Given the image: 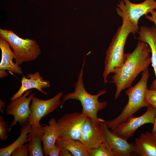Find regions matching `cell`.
I'll list each match as a JSON object with an SVG mask.
<instances>
[{
  "label": "cell",
  "instance_id": "4316f807",
  "mask_svg": "<svg viewBox=\"0 0 156 156\" xmlns=\"http://www.w3.org/2000/svg\"><path fill=\"white\" fill-rule=\"evenodd\" d=\"M60 156H73L71 153L68 150L61 148L60 152Z\"/></svg>",
  "mask_w": 156,
  "mask_h": 156
},
{
  "label": "cell",
  "instance_id": "f1b7e54d",
  "mask_svg": "<svg viewBox=\"0 0 156 156\" xmlns=\"http://www.w3.org/2000/svg\"><path fill=\"white\" fill-rule=\"evenodd\" d=\"M5 105V103L4 101H2L1 99L0 100V112L1 114L4 112L3 108H4Z\"/></svg>",
  "mask_w": 156,
  "mask_h": 156
},
{
  "label": "cell",
  "instance_id": "5b68a950",
  "mask_svg": "<svg viewBox=\"0 0 156 156\" xmlns=\"http://www.w3.org/2000/svg\"><path fill=\"white\" fill-rule=\"evenodd\" d=\"M0 36L9 44L14 54L15 63L19 65L24 62L34 61L41 53L35 40L21 38L13 31L0 29Z\"/></svg>",
  "mask_w": 156,
  "mask_h": 156
},
{
  "label": "cell",
  "instance_id": "83f0119b",
  "mask_svg": "<svg viewBox=\"0 0 156 156\" xmlns=\"http://www.w3.org/2000/svg\"><path fill=\"white\" fill-rule=\"evenodd\" d=\"M8 75V73L6 71V70H4L0 69V78H3L5 77Z\"/></svg>",
  "mask_w": 156,
  "mask_h": 156
},
{
  "label": "cell",
  "instance_id": "2e32d148",
  "mask_svg": "<svg viewBox=\"0 0 156 156\" xmlns=\"http://www.w3.org/2000/svg\"><path fill=\"white\" fill-rule=\"evenodd\" d=\"M135 143L138 155L156 156V135L152 132H147L135 138Z\"/></svg>",
  "mask_w": 156,
  "mask_h": 156
},
{
  "label": "cell",
  "instance_id": "cb8c5ba5",
  "mask_svg": "<svg viewBox=\"0 0 156 156\" xmlns=\"http://www.w3.org/2000/svg\"><path fill=\"white\" fill-rule=\"evenodd\" d=\"M28 143L22 145L17 148L11 153V156H27L28 155Z\"/></svg>",
  "mask_w": 156,
  "mask_h": 156
},
{
  "label": "cell",
  "instance_id": "f546056e",
  "mask_svg": "<svg viewBox=\"0 0 156 156\" xmlns=\"http://www.w3.org/2000/svg\"><path fill=\"white\" fill-rule=\"evenodd\" d=\"M153 125V127L152 130V132L154 133H156V115L154 119V122Z\"/></svg>",
  "mask_w": 156,
  "mask_h": 156
},
{
  "label": "cell",
  "instance_id": "d4e9b609",
  "mask_svg": "<svg viewBox=\"0 0 156 156\" xmlns=\"http://www.w3.org/2000/svg\"><path fill=\"white\" fill-rule=\"evenodd\" d=\"M60 148L55 143L54 145L50 150L49 156H60Z\"/></svg>",
  "mask_w": 156,
  "mask_h": 156
},
{
  "label": "cell",
  "instance_id": "9c48e42d",
  "mask_svg": "<svg viewBox=\"0 0 156 156\" xmlns=\"http://www.w3.org/2000/svg\"><path fill=\"white\" fill-rule=\"evenodd\" d=\"M32 91V90L30 89L26 91L21 96L11 101L7 106L6 114L12 115L14 118L9 127L8 132L11 130L13 126L17 123L22 126L29 123L28 120L31 113L29 105L32 97L36 94L32 93L28 96Z\"/></svg>",
  "mask_w": 156,
  "mask_h": 156
},
{
  "label": "cell",
  "instance_id": "7c38bea8",
  "mask_svg": "<svg viewBox=\"0 0 156 156\" xmlns=\"http://www.w3.org/2000/svg\"><path fill=\"white\" fill-rule=\"evenodd\" d=\"M79 141L88 148H98L103 143V135L101 126L87 117L81 128Z\"/></svg>",
  "mask_w": 156,
  "mask_h": 156
},
{
  "label": "cell",
  "instance_id": "6da1fadb",
  "mask_svg": "<svg viewBox=\"0 0 156 156\" xmlns=\"http://www.w3.org/2000/svg\"><path fill=\"white\" fill-rule=\"evenodd\" d=\"M151 50L149 45L138 41L133 51L125 54L124 62L120 67L115 69L110 77L115 85L116 91L114 99H117L122 90L130 87L137 77L148 68L151 63Z\"/></svg>",
  "mask_w": 156,
  "mask_h": 156
},
{
  "label": "cell",
  "instance_id": "ac0fdd59",
  "mask_svg": "<svg viewBox=\"0 0 156 156\" xmlns=\"http://www.w3.org/2000/svg\"><path fill=\"white\" fill-rule=\"evenodd\" d=\"M43 134L41 125L38 127L32 126L30 131L28 134L27 141L29 142L28 156L44 155L41 145Z\"/></svg>",
  "mask_w": 156,
  "mask_h": 156
},
{
  "label": "cell",
  "instance_id": "7a4b0ae2",
  "mask_svg": "<svg viewBox=\"0 0 156 156\" xmlns=\"http://www.w3.org/2000/svg\"><path fill=\"white\" fill-rule=\"evenodd\" d=\"M122 25L117 29L106 53L104 69L103 73L104 83L108 82L109 74L117 68L121 67L124 60V49L129 34L135 35L139 30L128 18H122Z\"/></svg>",
  "mask_w": 156,
  "mask_h": 156
},
{
  "label": "cell",
  "instance_id": "9a60e30c",
  "mask_svg": "<svg viewBox=\"0 0 156 156\" xmlns=\"http://www.w3.org/2000/svg\"><path fill=\"white\" fill-rule=\"evenodd\" d=\"M0 48L1 51V59L0 69L8 70L10 73L22 75L23 72L20 65L14 63V54L8 42L2 37H0Z\"/></svg>",
  "mask_w": 156,
  "mask_h": 156
},
{
  "label": "cell",
  "instance_id": "3957f363",
  "mask_svg": "<svg viewBox=\"0 0 156 156\" xmlns=\"http://www.w3.org/2000/svg\"><path fill=\"white\" fill-rule=\"evenodd\" d=\"M85 58L78 75L77 81L75 83V90L73 92L68 93L64 96L61 101V108L62 107L64 102L68 100H78L82 105L81 113L94 122L99 123L100 118L98 117L97 113L100 110L104 109L107 105L108 103L107 101H99L98 98L100 96L105 94L106 90V89L101 90L94 95L91 94L86 91L83 81Z\"/></svg>",
  "mask_w": 156,
  "mask_h": 156
},
{
  "label": "cell",
  "instance_id": "e0dca14e",
  "mask_svg": "<svg viewBox=\"0 0 156 156\" xmlns=\"http://www.w3.org/2000/svg\"><path fill=\"white\" fill-rule=\"evenodd\" d=\"M44 133L43 139L42 149L44 155L49 156L51 149L55 144L58 138L57 121L55 118H52L48 122V125H41Z\"/></svg>",
  "mask_w": 156,
  "mask_h": 156
},
{
  "label": "cell",
  "instance_id": "5bb4252c",
  "mask_svg": "<svg viewBox=\"0 0 156 156\" xmlns=\"http://www.w3.org/2000/svg\"><path fill=\"white\" fill-rule=\"evenodd\" d=\"M139 37L138 39L148 44L151 50L152 66L153 68L155 78L150 87L151 90H156V29L154 26L148 27H140L138 31Z\"/></svg>",
  "mask_w": 156,
  "mask_h": 156
},
{
  "label": "cell",
  "instance_id": "4fadbf2b",
  "mask_svg": "<svg viewBox=\"0 0 156 156\" xmlns=\"http://www.w3.org/2000/svg\"><path fill=\"white\" fill-rule=\"evenodd\" d=\"M26 77L27 78L23 75L22 77L21 86L18 91L10 98V101L21 96L26 91L33 88L37 89L45 95H48L42 89L50 87V82L48 80L44 79L39 72L27 74Z\"/></svg>",
  "mask_w": 156,
  "mask_h": 156
},
{
  "label": "cell",
  "instance_id": "8992f818",
  "mask_svg": "<svg viewBox=\"0 0 156 156\" xmlns=\"http://www.w3.org/2000/svg\"><path fill=\"white\" fill-rule=\"evenodd\" d=\"M103 135V144L114 152L116 156H131L138 155L135 142L130 143L127 140L114 134L108 128L107 121L100 118Z\"/></svg>",
  "mask_w": 156,
  "mask_h": 156
},
{
  "label": "cell",
  "instance_id": "4dcf8cb0",
  "mask_svg": "<svg viewBox=\"0 0 156 156\" xmlns=\"http://www.w3.org/2000/svg\"><path fill=\"white\" fill-rule=\"evenodd\" d=\"M154 134H155V135H156V133H154Z\"/></svg>",
  "mask_w": 156,
  "mask_h": 156
},
{
  "label": "cell",
  "instance_id": "ffe728a7",
  "mask_svg": "<svg viewBox=\"0 0 156 156\" xmlns=\"http://www.w3.org/2000/svg\"><path fill=\"white\" fill-rule=\"evenodd\" d=\"M31 127V125L29 122L22 126L20 130V134L17 139L10 145L0 149V156H10L17 148L27 142L28 134L30 131Z\"/></svg>",
  "mask_w": 156,
  "mask_h": 156
},
{
  "label": "cell",
  "instance_id": "ba28073f",
  "mask_svg": "<svg viewBox=\"0 0 156 156\" xmlns=\"http://www.w3.org/2000/svg\"><path fill=\"white\" fill-rule=\"evenodd\" d=\"M86 118L79 112L64 114L57 121L58 138L79 141L81 127Z\"/></svg>",
  "mask_w": 156,
  "mask_h": 156
},
{
  "label": "cell",
  "instance_id": "603a6c76",
  "mask_svg": "<svg viewBox=\"0 0 156 156\" xmlns=\"http://www.w3.org/2000/svg\"><path fill=\"white\" fill-rule=\"evenodd\" d=\"M146 101L156 108V90H146L145 96Z\"/></svg>",
  "mask_w": 156,
  "mask_h": 156
},
{
  "label": "cell",
  "instance_id": "7402d4cb",
  "mask_svg": "<svg viewBox=\"0 0 156 156\" xmlns=\"http://www.w3.org/2000/svg\"><path fill=\"white\" fill-rule=\"evenodd\" d=\"M9 127L7 122L3 117L0 116V139L4 141L8 138L7 132Z\"/></svg>",
  "mask_w": 156,
  "mask_h": 156
},
{
  "label": "cell",
  "instance_id": "484cf974",
  "mask_svg": "<svg viewBox=\"0 0 156 156\" xmlns=\"http://www.w3.org/2000/svg\"><path fill=\"white\" fill-rule=\"evenodd\" d=\"M150 13L151 16H150L148 14L145 15V18L148 20L153 22L155 26L156 29V10L153 11Z\"/></svg>",
  "mask_w": 156,
  "mask_h": 156
},
{
  "label": "cell",
  "instance_id": "52a82bcc",
  "mask_svg": "<svg viewBox=\"0 0 156 156\" xmlns=\"http://www.w3.org/2000/svg\"><path fill=\"white\" fill-rule=\"evenodd\" d=\"M116 8L118 15L122 18H128L138 27L139 18L156 9L155 0H146L139 3H132L129 0H120Z\"/></svg>",
  "mask_w": 156,
  "mask_h": 156
},
{
  "label": "cell",
  "instance_id": "1f68e13d",
  "mask_svg": "<svg viewBox=\"0 0 156 156\" xmlns=\"http://www.w3.org/2000/svg\"><path fill=\"white\" fill-rule=\"evenodd\" d=\"M31 1H34V0H30Z\"/></svg>",
  "mask_w": 156,
  "mask_h": 156
},
{
  "label": "cell",
  "instance_id": "277c9868",
  "mask_svg": "<svg viewBox=\"0 0 156 156\" xmlns=\"http://www.w3.org/2000/svg\"><path fill=\"white\" fill-rule=\"evenodd\" d=\"M149 73L148 69L143 71L140 81L135 86H131L125 92L128 97V102L121 113L116 117L107 121V126L112 131L120 124L124 122L140 108L150 105L145 99Z\"/></svg>",
  "mask_w": 156,
  "mask_h": 156
},
{
  "label": "cell",
  "instance_id": "d6986e66",
  "mask_svg": "<svg viewBox=\"0 0 156 156\" xmlns=\"http://www.w3.org/2000/svg\"><path fill=\"white\" fill-rule=\"evenodd\" d=\"M55 143L61 148L69 151L73 156H90V149L79 141L58 138Z\"/></svg>",
  "mask_w": 156,
  "mask_h": 156
},
{
  "label": "cell",
  "instance_id": "30bf717a",
  "mask_svg": "<svg viewBox=\"0 0 156 156\" xmlns=\"http://www.w3.org/2000/svg\"><path fill=\"white\" fill-rule=\"evenodd\" d=\"M147 107L146 111L144 114L138 117L132 116L129 117L111 131L122 138L127 140L132 137L135 131L142 125L149 123L153 124L156 108L151 105Z\"/></svg>",
  "mask_w": 156,
  "mask_h": 156
},
{
  "label": "cell",
  "instance_id": "8fae6325",
  "mask_svg": "<svg viewBox=\"0 0 156 156\" xmlns=\"http://www.w3.org/2000/svg\"><path fill=\"white\" fill-rule=\"evenodd\" d=\"M62 92H59L52 98L47 100L40 99L34 96L29 107L31 113L28 120L32 127L40 126L41 119L49 114L53 112L61 104Z\"/></svg>",
  "mask_w": 156,
  "mask_h": 156
},
{
  "label": "cell",
  "instance_id": "44dd1931",
  "mask_svg": "<svg viewBox=\"0 0 156 156\" xmlns=\"http://www.w3.org/2000/svg\"><path fill=\"white\" fill-rule=\"evenodd\" d=\"M90 156H116L115 153L103 143L97 148L90 150Z\"/></svg>",
  "mask_w": 156,
  "mask_h": 156
}]
</instances>
